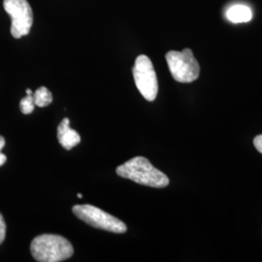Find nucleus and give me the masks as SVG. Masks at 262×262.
I'll return each mask as SVG.
<instances>
[{
  "label": "nucleus",
  "mask_w": 262,
  "mask_h": 262,
  "mask_svg": "<svg viewBox=\"0 0 262 262\" xmlns=\"http://www.w3.org/2000/svg\"><path fill=\"white\" fill-rule=\"evenodd\" d=\"M116 172L122 178L147 187L162 188L169 185L168 177L144 157H135L124 162L117 167Z\"/></svg>",
  "instance_id": "nucleus-1"
},
{
  "label": "nucleus",
  "mask_w": 262,
  "mask_h": 262,
  "mask_svg": "<svg viewBox=\"0 0 262 262\" xmlns=\"http://www.w3.org/2000/svg\"><path fill=\"white\" fill-rule=\"evenodd\" d=\"M30 252L36 261L59 262L70 258L74 249L72 244L60 235L42 234L32 240Z\"/></svg>",
  "instance_id": "nucleus-2"
},
{
  "label": "nucleus",
  "mask_w": 262,
  "mask_h": 262,
  "mask_svg": "<svg viewBox=\"0 0 262 262\" xmlns=\"http://www.w3.org/2000/svg\"><path fill=\"white\" fill-rule=\"evenodd\" d=\"M165 58L175 81L179 83H191L198 79L200 66L190 49H184L182 52L170 51Z\"/></svg>",
  "instance_id": "nucleus-3"
},
{
  "label": "nucleus",
  "mask_w": 262,
  "mask_h": 262,
  "mask_svg": "<svg viewBox=\"0 0 262 262\" xmlns=\"http://www.w3.org/2000/svg\"><path fill=\"white\" fill-rule=\"evenodd\" d=\"M74 215L94 228L102 229L113 233H124L127 227L121 220L93 205H76L73 207Z\"/></svg>",
  "instance_id": "nucleus-4"
},
{
  "label": "nucleus",
  "mask_w": 262,
  "mask_h": 262,
  "mask_svg": "<svg viewBox=\"0 0 262 262\" xmlns=\"http://www.w3.org/2000/svg\"><path fill=\"white\" fill-rule=\"evenodd\" d=\"M134 82L143 95L148 101H155L159 92L158 78L150 58L145 55H141L135 60L132 69Z\"/></svg>",
  "instance_id": "nucleus-5"
},
{
  "label": "nucleus",
  "mask_w": 262,
  "mask_h": 262,
  "mask_svg": "<svg viewBox=\"0 0 262 262\" xmlns=\"http://www.w3.org/2000/svg\"><path fill=\"white\" fill-rule=\"evenodd\" d=\"M3 7L12 19V36L19 39L29 34L33 24V13L28 0H4Z\"/></svg>",
  "instance_id": "nucleus-6"
},
{
  "label": "nucleus",
  "mask_w": 262,
  "mask_h": 262,
  "mask_svg": "<svg viewBox=\"0 0 262 262\" xmlns=\"http://www.w3.org/2000/svg\"><path fill=\"white\" fill-rule=\"evenodd\" d=\"M57 139L59 144L68 150L81 142L80 134L70 127V121L67 118L63 119L57 126Z\"/></svg>",
  "instance_id": "nucleus-7"
},
{
  "label": "nucleus",
  "mask_w": 262,
  "mask_h": 262,
  "mask_svg": "<svg viewBox=\"0 0 262 262\" xmlns=\"http://www.w3.org/2000/svg\"><path fill=\"white\" fill-rule=\"evenodd\" d=\"M226 17L230 21L234 24H240V23H248L253 18L252 10L248 6L245 5H235L231 8H229Z\"/></svg>",
  "instance_id": "nucleus-8"
},
{
  "label": "nucleus",
  "mask_w": 262,
  "mask_h": 262,
  "mask_svg": "<svg viewBox=\"0 0 262 262\" xmlns=\"http://www.w3.org/2000/svg\"><path fill=\"white\" fill-rule=\"evenodd\" d=\"M33 100L37 107H47L53 102V95L46 86H40L33 94Z\"/></svg>",
  "instance_id": "nucleus-9"
},
{
  "label": "nucleus",
  "mask_w": 262,
  "mask_h": 262,
  "mask_svg": "<svg viewBox=\"0 0 262 262\" xmlns=\"http://www.w3.org/2000/svg\"><path fill=\"white\" fill-rule=\"evenodd\" d=\"M34 107H35V103H34V100H33V94H28L19 102L20 111L25 115H29V114L33 112Z\"/></svg>",
  "instance_id": "nucleus-10"
},
{
  "label": "nucleus",
  "mask_w": 262,
  "mask_h": 262,
  "mask_svg": "<svg viewBox=\"0 0 262 262\" xmlns=\"http://www.w3.org/2000/svg\"><path fill=\"white\" fill-rule=\"evenodd\" d=\"M6 236V224L4 222V219L0 214V245L3 243Z\"/></svg>",
  "instance_id": "nucleus-11"
},
{
  "label": "nucleus",
  "mask_w": 262,
  "mask_h": 262,
  "mask_svg": "<svg viewBox=\"0 0 262 262\" xmlns=\"http://www.w3.org/2000/svg\"><path fill=\"white\" fill-rule=\"evenodd\" d=\"M253 145L256 148V150H258L260 154H262V134L261 135H257L253 139Z\"/></svg>",
  "instance_id": "nucleus-12"
},
{
  "label": "nucleus",
  "mask_w": 262,
  "mask_h": 262,
  "mask_svg": "<svg viewBox=\"0 0 262 262\" xmlns=\"http://www.w3.org/2000/svg\"><path fill=\"white\" fill-rule=\"evenodd\" d=\"M6 160H7L6 156L0 151V166H2L6 162Z\"/></svg>",
  "instance_id": "nucleus-13"
},
{
  "label": "nucleus",
  "mask_w": 262,
  "mask_h": 262,
  "mask_svg": "<svg viewBox=\"0 0 262 262\" xmlns=\"http://www.w3.org/2000/svg\"><path fill=\"white\" fill-rule=\"evenodd\" d=\"M4 147H5V139L2 136H0V151L3 150Z\"/></svg>",
  "instance_id": "nucleus-14"
},
{
  "label": "nucleus",
  "mask_w": 262,
  "mask_h": 262,
  "mask_svg": "<svg viewBox=\"0 0 262 262\" xmlns=\"http://www.w3.org/2000/svg\"><path fill=\"white\" fill-rule=\"evenodd\" d=\"M26 92H27V94H33L32 91H31V90H29V89H28Z\"/></svg>",
  "instance_id": "nucleus-15"
},
{
  "label": "nucleus",
  "mask_w": 262,
  "mask_h": 262,
  "mask_svg": "<svg viewBox=\"0 0 262 262\" xmlns=\"http://www.w3.org/2000/svg\"><path fill=\"white\" fill-rule=\"evenodd\" d=\"M77 196H78V198H82V197H83V194H81V193H78V194H77Z\"/></svg>",
  "instance_id": "nucleus-16"
}]
</instances>
